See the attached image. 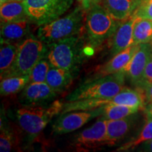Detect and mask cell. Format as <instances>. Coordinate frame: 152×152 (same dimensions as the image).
Listing matches in <instances>:
<instances>
[{
	"mask_svg": "<svg viewBox=\"0 0 152 152\" xmlns=\"http://www.w3.org/2000/svg\"><path fill=\"white\" fill-rule=\"evenodd\" d=\"M122 21L115 20L99 3L85 11V41L96 49L111 38Z\"/></svg>",
	"mask_w": 152,
	"mask_h": 152,
	"instance_id": "1",
	"label": "cell"
},
{
	"mask_svg": "<svg viewBox=\"0 0 152 152\" xmlns=\"http://www.w3.org/2000/svg\"><path fill=\"white\" fill-rule=\"evenodd\" d=\"M123 71L94 77L80 85L66 97V102L84 99H108L118 94L125 87Z\"/></svg>",
	"mask_w": 152,
	"mask_h": 152,
	"instance_id": "2",
	"label": "cell"
},
{
	"mask_svg": "<svg viewBox=\"0 0 152 152\" xmlns=\"http://www.w3.org/2000/svg\"><path fill=\"white\" fill-rule=\"evenodd\" d=\"M85 10L80 5L65 16L39 26L37 37L47 46L53 43L81 34L84 28Z\"/></svg>",
	"mask_w": 152,
	"mask_h": 152,
	"instance_id": "3",
	"label": "cell"
},
{
	"mask_svg": "<svg viewBox=\"0 0 152 152\" xmlns=\"http://www.w3.org/2000/svg\"><path fill=\"white\" fill-rule=\"evenodd\" d=\"M82 37L80 34L49 45L47 57L52 66L75 73L85 54V38Z\"/></svg>",
	"mask_w": 152,
	"mask_h": 152,
	"instance_id": "4",
	"label": "cell"
},
{
	"mask_svg": "<svg viewBox=\"0 0 152 152\" xmlns=\"http://www.w3.org/2000/svg\"><path fill=\"white\" fill-rule=\"evenodd\" d=\"M64 104L61 100H56L49 106H26L17 111V121L20 128L30 137H35L42 132L53 118L60 115Z\"/></svg>",
	"mask_w": 152,
	"mask_h": 152,
	"instance_id": "5",
	"label": "cell"
},
{
	"mask_svg": "<svg viewBox=\"0 0 152 152\" xmlns=\"http://www.w3.org/2000/svg\"><path fill=\"white\" fill-rule=\"evenodd\" d=\"M47 46L37 37L34 36H28L20 41L18 44V54L14 65L4 77L29 75L36 64L47 56L48 52Z\"/></svg>",
	"mask_w": 152,
	"mask_h": 152,
	"instance_id": "6",
	"label": "cell"
},
{
	"mask_svg": "<svg viewBox=\"0 0 152 152\" xmlns=\"http://www.w3.org/2000/svg\"><path fill=\"white\" fill-rule=\"evenodd\" d=\"M32 23L41 26L60 18L69 10L73 0H24Z\"/></svg>",
	"mask_w": 152,
	"mask_h": 152,
	"instance_id": "7",
	"label": "cell"
},
{
	"mask_svg": "<svg viewBox=\"0 0 152 152\" xmlns=\"http://www.w3.org/2000/svg\"><path fill=\"white\" fill-rule=\"evenodd\" d=\"M71 146L77 151L99 149L106 146L111 147L107 139V120L100 115L92 126L76 134Z\"/></svg>",
	"mask_w": 152,
	"mask_h": 152,
	"instance_id": "8",
	"label": "cell"
},
{
	"mask_svg": "<svg viewBox=\"0 0 152 152\" xmlns=\"http://www.w3.org/2000/svg\"><path fill=\"white\" fill-rule=\"evenodd\" d=\"M102 107L88 111H75L60 114L52 126L55 134H65L80 129L91 120L100 116Z\"/></svg>",
	"mask_w": 152,
	"mask_h": 152,
	"instance_id": "9",
	"label": "cell"
},
{
	"mask_svg": "<svg viewBox=\"0 0 152 152\" xmlns=\"http://www.w3.org/2000/svg\"><path fill=\"white\" fill-rule=\"evenodd\" d=\"M152 54V43L141 44L128 65L123 69L126 77L137 87L142 81L144 70Z\"/></svg>",
	"mask_w": 152,
	"mask_h": 152,
	"instance_id": "10",
	"label": "cell"
},
{
	"mask_svg": "<svg viewBox=\"0 0 152 152\" xmlns=\"http://www.w3.org/2000/svg\"><path fill=\"white\" fill-rule=\"evenodd\" d=\"M57 93L46 82L30 83L25 87L20 96V102L27 106H33L50 102Z\"/></svg>",
	"mask_w": 152,
	"mask_h": 152,
	"instance_id": "11",
	"label": "cell"
},
{
	"mask_svg": "<svg viewBox=\"0 0 152 152\" xmlns=\"http://www.w3.org/2000/svg\"><path fill=\"white\" fill-rule=\"evenodd\" d=\"M136 18V17L130 16L121 22L113 36L110 38V55L111 56L134 45L133 28Z\"/></svg>",
	"mask_w": 152,
	"mask_h": 152,
	"instance_id": "12",
	"label": "cell"
},
{
	"mask_svg": "<svg viewBox=\"0 0 152 152\" xmlns=\"http://www.w3.org/2000/svg\"><path fill=\"white\" fill-rule=\"evenodd\" d=\"M139 47L140 45H131L127 49L114 55L109 61L98 68L94 77L109 75L123 71V69L128 65Z\"/></svg>",
	"mask_w": 152,
	"mask_h": 152,
	"instance_id": "13",
	"label": "cell"
},
{
	"mask_svg": "<svg viewBox=\"0 0 152 152\" xmlns=\"http://www.w3.org/2000/svg\"><path fill=\"white\" fill-rule=\"evenodd\" d=\"M139 118L137 113L118 120H107V139L111 147L126 137L135 126Z\"/></svg>",
	"mask_w": 152,
	"mask_h": 152,
	"instance_id": "14",
	"label": "cell"
},
{
	"mask_svg": "<svg viewBox=\"0 0 152 152\" xmlns=\"http://www.w3.org/2000/svg\"><path fill=\"white\" fill-rule=\"evenodd\" d=\"M31 23L29 18L1 23V42L16 43L22 41L29 35Z\"/></svg>",
	"mask_w": 152,
	"mask_h": 152,
	"instance_id": "15",
	"label": "cell"
},
{
	"mask_svg": "<svg viewBox=\"0 0 152 152\" xmlns=\"http://www.w3.org/2000/svg\"><path fill=\"white\" fill-rule=\"evenodd\" d=\"M138 0H101L99 4L115 20L123 21L132 16Z\"/></svg>",
	"mask_w": 152,
	"mask_h": 152,
	"instance_id": "16",
	"label": "cell"
},
{
	"mask_svg": "<svg viewBox=\"0 0 152 152\" xmlns=\"http://www.w3.org/2000/svg\"><path fill=\"white\" fill-rule=\"evenodd\" d=\"M113 104H121L137 108L143 110L146 105L145 96L143 90L140 87H136L135 89L124 87L120 91L118 94L113 98Z\"/></svg>",
	"mask_w": 152,
	"mask_h": 152,
	"instance_id": "17",
	"label": "cell"
},
{
	"mask_svg": "<svg viewBox=\"0 0 152 152\" xmlns=\"http://www.w3.org/2000/svg\"><path fill=\"white\" fill-rule=\"evenodd\" d=\"M74 74L68 70L51 66L45 82L58 94L69 87L73 82Z\"/></svg>",
	"mask_w": 152,
	"mask_h": 152,
	"instance_id": "18",
	"label": "cell"
},
{
	"mask_svg": "<svg viewBox=\"0 0 152 152\" xmlns=\"http://www.w3.org/2000/svg\"><path fill=\"white\" fill-rule=\"evenodd\" d=\"M1 23L18 21L28 18L24 1L20 0H9L0 7Z\"/></svg>",
	"mask_w": 152,
	"mask_h": 152,
	"instance_id": "19",
	"label": "cell"
},
{
	"mask_svg": "<svg viewBox=\"0 0 152 152\" xmlns=\"http://www.w3.org/2000/svg\"><path fill=\"white\" fill-rule=\"evenodd\" d=\"M18 42H1L0 48V73L1 79L4 77L14 65L18 49Z\"/></svg>",
	"mask_w": 152,
	"mask_h": 152,
	"instance_id": "20",
	"label": "cell"
},
{
	"mask_svg": "<svg viewBox=\"0 0 152 152\" xmlns=\"http://www.w3.org/2000/svg\"><path fill=\"white\" fill-rule=\"evenodd\" d=\"M152 139V118L146 115V121L141 130L126 143L123 144L115 150L116 151H133L144 142Z\"/></svg>",
	"mask_w": 152,
	"mask_h": 152,
	"instance_id": "21",
	"label": "cell"
},
{
	"mask_svg": "<svg viewBox=\"0 0 152 152\" xmlns=\"http://www.w3.org/2000/svg\"><path fill=\"white\" fill-rule=\"evenodd\" d=\"M29 83L28 75H10L1 79L0 92L1 96L16 94L23 90Z\"/></svg>",
	"mask_w": 152,
	"mask_h": 152,
	"instance_id": "22",
	"label": "cell"
},
{
	"mask_svg": "<svg viewBox=\"0 0 152 152\" xmlns=\"http://www.w3.org/2000/svg\"><path fill=\"white\" fill-rule=\"evenodd\" d=\"M152 43V20L137 18L133 28V44Z\"/></svg>",
	"mask_w": 152,
	"mask_h": 152,
	"instance_id": "23",
	"label": "cell"
},
{
	"mask_svg": "<svg viewBox=\"0 0 152 152\" xmlns=\"http://www.w3.org/2000/svg\"><path fill=\"white\" fill-rule=\"evenodd\" d=\"M102 109V113L101 115L108 121L123 118L140 111V109L137 108L113 104L104 106Z\"/></svg>",
	"mask_w": 152,
	"mask_h": 152,
	"instance_id": "24",
	"label": "cell"
},
{
	"mask_svg": "<svg viewBox=\"0 0 152 152\" xmlns=\"http://www.w3.org/2000/svg\"><path fill=\"white\" fill-rule=\"evenodd\" d=\"M51 65L48 58H43L39 60L33 68L29 73V83H44L46 81L47 73L50 69Z\"/></svg>",
	"mask_w": 152,
	"mask_h": 152,
	"instance_id": "25",
	"label": "cell"
},
{
	"mask_svg": "<svg viewBox=\"0 0 152 152\" xmlns=\"http://www.w3.org/2000/svg\"><path fill=\"white\" fill-rule=\"evenodd\" d=\"M18 145V138L14 132L1 125V135H0V151L9 152L12 151Z\"/></svg>",
	"mask_w": 152,
	"mask_h": 152,
	"instance_id": "26",
	"label": "cell"
},
{
	"mask_svg": "<svg viewBox=\"0 0 152 152\" xmlns=\"http://www.w3.org/2000/svg\"><path fill=\"white\" fill-rule=\"evenodd\" d=\"M132 16L152 20V0H138Z\"/></svg>",
	"mask_w": 152,
	"mask_h": 152,
	"instance_id": "27",
	"label": "cell"
},
{
	"mask_svg": "<svg viewBox=\"0 0 152 152\" xmlns=\"http://www.w3.org/2000/svg\"><path fill=\"white\" fill-rule=\"evenodd\" d=\"M143 83H152V54L147 66H146L145 70H144L142 81L137 86L143 84Z\"/></svg>",
	"mask_w": 152,
	"mask_h": 152,
	"instance_id": "28",
	"label": "cell"
},
{
	"mask_svg": "<svg viewBox=\"0 0 152 152\" xmlns=\"http://www.w3.org/2000/svg\"><path fill=\"white\" fill-rule=\"evenodd\" d=\"M138 87H140L143 90L144 96H145L146 104L152 102V83H143L140 85Z\"/></svg>",
	"mask_w": 152,
	"mask_h": 152,
	"instance_id": "29",
	"label": "cell"
},
{
	"mask_svg": "<svg viewBox=\"0 0 152 152\" xmlns=\"http://www.w3.org/2000/svg\"><path fill=\"white\" fill-rule=\"evenodd\" d=\"M77 1H78L80 5L82 6L85 11H87L93 5L99 3L101 0H77Z\"/></svg>",
	"mask_w": 152,
	"mask_h": 152,
	"instance_id": "30",
	"label": "cell"
},
{
	"mask_svg": "<svg viewBox=\"0 0 152 152\" xmlns=\"http://www.w3.org/2000/svg\"><path fill=\"white\" fill-rule=\"evenodd\" d=\"M138 151L152 152V139L141 144L139 147Z\"/></svg>",
	"mask_w": 152,
	"mask_h": 152,
	"instance_id": "31",
	"label": "cell"
},
{
	"mask_svg": "<svg viewBox=\"0 0 152 152\" xmlns=\"http://www.w3.org/2000/svg\"><path fill=\"white\" fill-rule=\"evenodd\" d=\"M143 110L146 115L152 118V102L146 104Z\"/></svg>",
	"mask_w": 152,
	"mask_h": 152,
	"instance_id": "32",
	"label": "cell"
},
{
	"mask_svg": "<svg viewBox=\"0 0 152 152\" xmlns=\"http://www.w3.org/2000/svg\"><path fill=\"white\" fill-rule=\"evenodd\" d=\"M7 1H9V0H0V5H1V4H3L4 3H5V2H7Z\"/></svg>",
	"mask_w": 152,
	"mask_h": 152,
	"instance_id": "33",
	"label": "cell"
},
{
	"mask_svg": "<svg viewBox=\"0 0 152 152\" xmlns=\"http://www.w3.org/2000/svg\"><path fill=\"white\" fill-rule=\"evenodd\" d=\"M20 1H24V0H20Z\"/></svg>",
	"mask_w": 152,
	"mask_h": 152,
	"instance_id": "34",
	"label": "cell"
}]
</instances>
